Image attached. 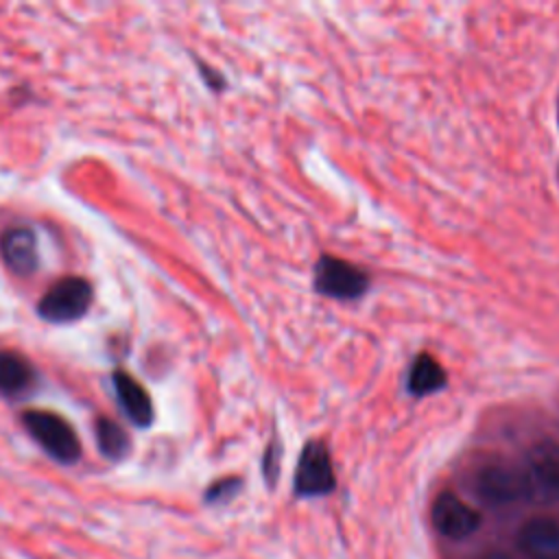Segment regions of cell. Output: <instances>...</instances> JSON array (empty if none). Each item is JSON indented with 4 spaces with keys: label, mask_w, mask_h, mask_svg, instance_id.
<instances>
[{
    "label": "cell",
    "mask_w": 559,
    "mask_h": 559,
    "mask_svg": "<svg viewBox=\"0 0 559 559\" xmlns=\"http://www.w3.org/2000/svg\"><path fill=\"white\" fill-rule=\"evenodd\" d=\"M240 487V480L238 478H223L218 483H214L207 491H205V500L207 502H225L229 500L231 496H236Z\"/></svg>",
    "instance_id": "5bb4252c"
},
{
    "label": "cell",
    "mask_w": 559,
    "mask_h": 559,
    "mask_svg": "<svg viewBox=\"0 0 559 559\" xmlns=\"http://www.w3.org/2000/svg\"><path fill=\"white\" fill-rule=\"evenodd\" d=\"M443 384H445L443 367L430 354H419L411 365L408 391H413L415 395H428L439 391Z\"/></svg>",
    "instance_id": "7c38bea8"
},
{
    "label": "cell",
    "mask_w": 559,
    "mask_h": 559,
    "mask_svg": "<svg viewBox=\"0 0 559 559\" xmlns=\"http://www.w3.org/2000/svg\"><path fill=\"white\" fill-rule=\"evenodd\" d=\"M531 480L526 472L504 463H491L476 476V491L491 504L515 502L531 493Z\"/></svg>",
    "instance_id": "5b68a950"
},
{
    "label": "cell",
    "mask_w": 559,
    "mask_h": 559,
    "mask_svg": "<svg viewBox=\"0 0 559 559\" xmlns=\"http://www.w3.org/2000/svg\"><path fill=\"white\" fill-rule=\"evenodd\" d=\"M114 382V391L118 397V404L122 408V413L127 415V419L140 428L151 426L153 421V402L151 395L146 393V389L127 371H114L111 376Z\"/></svg>",
    "instance_id": "9c48e42d"
},
{
    "label": "cell",
    "mask_w": 559,
    "mask_h": 559,
    "mask_svg": "<svg viewBox=\"0 0 559 559\" xmlns=\"http://www.w3.org/2000/svg\"><path fill=\"white\" fill-rule=\"evenodd\" d=\"M33 380H35V369L24 356L0 349V393L2 395H20L33 386Z\"/></svg>",
    "instance_id": "8fae6325"
},
{
    "label": "cell",
    "mask_w": 559,
    "mask_h": 559,
    "mask_svg": "<svg viewBox=\"0 0 559 559\" xmlns=\"http://www.w3.org/2000/svg\"><path fill=\"white\" fill-rule=\"evenodd\" d=\"M334 485H336V476H334L332 459L325 443L321 441L306 443L295 469V491L304 498H312V496L330 493Z\"/></svg>",
    "instance_id": "3957f363"
},
{
    "label": "cell",
    "mask_w": 559,
    "mask_h": 559,
    "mask_svg": "<svg viewBox=\"0 0 559 559\" xmlns=\"http://www.w3.org/2000/svg\"><path fill=\"white\" fill-rule=\"evenodd\" d=\"M483 559H511V557L504 555V552H489V555H485Z\"/></svg>",
    "instance_id": "9a60e30c"
},
{
    "label": "cell",
    "mask_w": 559,
    "mask_h": 559,
    "mask_svg": "<svg viewBox=\"0 0 559 559\" xmlns=\"http://www.w3.org/2000/svg\"><path fill=\"white\" fill-rule=\"evenodd\" d=\"M0 253L15 275H31L37 269V238L28 227H9L0 236Z\"/></svg>",
    "instance_id": "ba28073f"
},
{
    "label": "cell",
    "mask_w": 559,
    "mask_h": 559,
    "mask_svg": "<svg viewBox=\"0 0 559 559\" xmlns=\"http://www.w3.org/2000/svg\"><path fill=\"white\" fill-rule=\"evenodd\" d=\"M430 520H432V526L443 537H450V539L469 537L480 524L478 511L467 502H463L452 491H443L435 498L430 509Z\"/></svg>",
    "instance_id": "8992f818"
},
{
    "label": "cell",
    "mask_w": 559,
    "mask_h": 559,
    "mask_svg": "<svg viewBox=\"0 0 559 559\" xmlns=\"http://www.w3.org/2000/svg\"><path fill=\"white\" fill-rule=\"evenodd\" d=\"M526 463H528L526 476L531 485L535 483L546 491H559V443L550 439L537 441L531 448Z\"/></svg>",
    "instance_id": "30bf717a"
},
{
    "label": "cell",
    "mask_w": 559,
    "mask_h": 559,
    "mask_svg": "<svg viewBox=\"0 0 559 559\" xmlns=\"http://www.w3.org/2000/svg\"><path fill=\"white\" fill-rule=\"evenodd\" d=\"M367 275L349 264L347 260H338L332 255H323L314 269V286L319 293L336 299H354L367 290Z\"/></svg>",
    "instance_id": "277c9868"
},
{
    "label": "cell",
    "mask_w": 559,
    "mask_h": 559,
    "mask_svg": "<svg viewBox=\"0 0 559 559\" xmlns=\"http://www.w3.org/2000/svg\"><path fill=\"white\" fill-rule=\"evenodd\" d=\"M518 546L528 559H559V522L546 515L531 518L518 531Z\"/></svg>",
    "instance_id": "52a82bcc"
},
{
    "label": "cell",
    "mask_w": 559,
    "mask_h": 559,
    "mask_svg": "<svg viewBox=\"0 0 559 559\" xmlns=\"http://www.w3.org/2000/svg\"><path fill=\"white\" fill-rule=\"evenodd\" d=\"M96 443L103 456L111 461H120L129 452V437L120 424L109 417H100L96 421Z\"/></svg>",
    "instance_id": "4fadbf2b"
},
{
    "label": "cell",
    "mask_w": 559,
    "mask_h": 559,
    "mask_svg": "<svg viewBox=\"0 0 559 559\" xmlns=\"http://www.w3.org/2000/svg\"><path fill=\"white\" fill-rule=\"evenodd\" d=\"M22 424L28 435L59 463H76L81 456V443L74 428L59 415L48 411H26L22 413Z\"/></svg>",
    "instance_id": "6da1fadb"
},
{
    "label": "cell",
    "mask_w": 559,
    "mask_h": 559,
    "mask_svg": "<svg viewBox=\"0 0 559 559\" xmlns=\"http://www.w3.org/2000/svg\"><path fill=\"white\" fill-rule=\"evenodd\" d=\"M92 304V284L83 277H61L37 304V312L50 323H70L81 319Z\"/></svg>",
    "instance_id": "7a4b0ae2"
}]
</instances>
